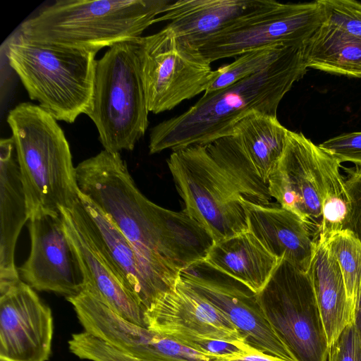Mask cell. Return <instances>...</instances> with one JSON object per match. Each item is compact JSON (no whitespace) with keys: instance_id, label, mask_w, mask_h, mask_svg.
Listing matches in <instances>:
<instances>
[{"instance_id":"obj_28","label":"cell","mask_w":361,"mask_h":361,"mask_svg":"<svg viewBox=\"0 0 361 361\" xmlns=\"http://www.w3.org/2000/svg\"><path fill=\"white\" fill-rule=\"evenodd\" d=\"M325 242L339 264L353 321L361 285V242L350 229L336 233Z\"/></svg>"},{"instance_id":"obj_9","label":"cell","mask_w":361,"mask_h":361,"mask_svg":"<svg viewBox=\"0 0 361 361\" xmlns=\"http://www.w3.org/2000/svg\"><path fill=\"white\" fill-rule=\"evenodd\" d=\"M141 72L149 112L169 111L206 92L214 78L209 62L167 26L139 39Z\"/></svg>"},{"instance_id":"obj_21","label":"cell","mask_w":361,"mask_h":361,"mask_svg":"<svg viewBox=\"0 0 361 361\" xmlns=\"http://www.w3.org/2000/svg\"><path fill=\"white\" fill-rule=\"evenodd\" d=\"M271 0L173 1L155 23L166 25L190 43L204 39L228 27L240 18L270 3Z\"/></svg>"},{"instance_id":"obj_17","label":"cell","mask_w":361,"mask_h":361,"mask_svg":"<svg viewBox=\"0 0 361 361\" xmlns=\"http://www.w3.org/2000/svg\"><path fill=\"white\" fill-rule=\"evenodd\" d=\"M60 213L82 271L83 290L94 295L123 319L146 327L142 308L90 230L80 200L72 208L61 209Z\"/></svg>"},{"instance_id":"obj_19","label":"cell","mask_w":361,"mask_h":361,"mask_svg":"<svg viewBox=\"0 0 361 361\" xmlns=\"http://www.w3.org/2000/svg\"><path fill=\"white\" fill-rule=\"evenodd\" d=\"M247 231L271 255L307 272L317 241L305 223L281 206L258 204L241 199Z\"/></svg>"},{"instance_id":"obj_5","label":"cell","mask_w":361,"mask_h":361,"mask_svg":"<svg viewBox=\"0 0 361 361\" xmlns=\"http://www.w3.org/2000/svg\"><path fill=\"white\" fill-rule=\"evenodd\" d=\"M6 56L29 97L56 121L75 122L92 102L96 53L15 34Z\"/></svg>"},{"instance_id":"obj_31","label":"cell","mask_w":361,"mask_h":361,"mask_svg":"<svg viewBox=\"0 0 361 361\" xmlns=\"http://www.w3.org/2000/svg\"><path fill=\"white\" fill-rule=\"evenodd\" d=\"M319 146L341 164L351 162L361 166V132L341 134L323 142Z\"/></svg>"},{"instance_id":"obj_35","label":"cell","mask_w":361,"mask_h":361,"mask_svg":"<svg viewBox=\"0 0 361 361\" xmlns=\"http://www.w3.org/2000/svg\"><path fill=\"white\" fill-rule=\"evenodd\" d=\"M213 361H286L280 357L261 352L255 348L243 355L230 359H216Z\"/></svg>"},{"instance_id":"obj_26","label":"cell","mask_w":361,"mask_h":361,"mask_svg":"<svg viewBox=\"0 0 361 361\" xmlns=\"http://www.w3.org/2000/svg\"><path fill=\"white\" fill-rule=\"evenodd\" d=\"M205 146L244 199L258 204H271L268 184L257 174L232 135Z\"/></svg>"},{"instance_id":"obj_6","label":"cell","mask_w":361,"mask_h":361,"mask_svg":"<svg viewBox=\"0 0 361 361\" xmlns=\"http://www.w3.org/2000/svg\"><path fill=\"white\" fill-rule=\"evenodd\" d=\"M140 38L113 45L95 63L92 98L86 115L94 123L104 149L113 153L133 150L148 127Z\"/></svg>"},{"instance_id":"obj_12","label":"cell","mask_w":361,"mask_h":361,"mask_svg":"<svg viewBox=\"0 0 361 361\" xmlns=\"http://www.w3.org/2000/svg\"><path fill=\"white\" fill-rule=\"evenodd\" d=\"M328 156L302 133L289 130L283 154L268 180L271 198L299 217L317 242L322 226L324 171Z\"/></svg>"},{"instance_id":"obj_8","label":"cell","mask_w":361,"mask_h":361,"mask_svg":"<svg viewBox=\"0 0 361 361\" xmlns=\"http://www.w3.org/2000/svg\"><path fill=\"white\" fill-rule=\"evenodd\" d=\"M256 295L269 323L298 361H328L329 347L307 272L280 259Z\"/></svg>"},{"instance_id":"obj_1","label":"cell","mask_w":361,"mask_h":361,"mask_svg":"<svg viewBox=\"0 0 361 361\" xmlns=\"http://www.w3.org/2000/svg\"><path fill=\"white\" fill-rule=\"evenodd\" d=\"M302 47H287L263 71L204 92L187 111L154 126L149 133V154L207 145L231 135L235 125L254 111L276 116L283 97L307 71Z\"/></svg>"},{"instance_id":"obj_16","label":"cell","mask_w":361,"mask_h":361,"mask_svg":"<svg viewBox=\"0 0 361 361\" xmlns=\"http://www.w3.org/2000/svg\"><path fill=\"white\" fill-rule=\"evenodd\" d=\"M144 321L149 329L181 344L200 340L247 343L222 312L180 279L145 312Z\"/></svg>"},{"instance_id":"obj_13","label":"cell","mask_w":361,"mask_h":361,"mask_svg":"<svg viewBox=\"0 0 361 361\" xmlns=\"http://www.w3.org/2000/svg\"><path fill=\"white\" fill-rule=\"evenodd\" d=\"M30 252L18 268L20 279L33 289L66 298L84 289L82 271L66 235L59 212H39L30 216Z\"/></svg>"},{"instance_id":"obj_30","label":"cell","mask_w":361,"mask_h":361,"mask_svg":"<svg viewBox=\"0 0 361 361\" xmlns=\"http://www.w3.org/2000/svg\"><path fill=\"white\" fill-rule=\"evenodd\" d=\"M325 22L361 39V3L353 0H320Z\"/></svg>"},{"instance_id":"obj_18","label":"cell","mask_w":361,"mask_h":361,"mask_svg":"<svg viewBox=\"0 0 361 361\" xmlns=\"http://www.w3.org/2000/svg\"><path fill=\"white\" fill-rule=\"evenodd\" d=\"M79 200L90 230L145 313L176 284L168 281L145 262L106 215L80 192Z\"/></svg>"},{"instance_id":"obj_2","label":"cell","mask_w":361,"mask_h":361,"mask_svg":"<svg viewBox=\"0 0 361 361\" xmlns=\"http://www.w3.org/2000/svg\"><path fill=\"white\" fill-rule=\"evenodd\" d=\"M169 0H59L24 21L18 33L96 53L141 37Z\"/></svg>"},{"instance_id":"obj_23","label":"cell","mask_w":361,"mask_h":361,"mask_svg":"<svg viewBox=\"0 0 361 361\" xmlns=\"http://www.w3.org/2000/svg\"><path fill=\"white\" fill-rule=\"evenodd\" d=\"M307 273L329 347L353 321L339 264L325 241L317 240Z\"/></svg>"},{"instance_id":"obj_15","label":"cell","mask_w":361,"mask_h":361,"mask_svg":"<svg viewBox=\"0 0 361 361\" xmlns=\"http://www.w3.org/2000/svg\"><path fill=\"white\" fill-rule=\"evenodd\" d=\"M51 310L21 279L0 289V361H47Z\"/></svg>"},{"instance_id":"obj_27","label":"cell","mask_w":361,"mask_h":361,"mask_svg":"<svg viewBox=\"0 0 361 361\" xmlns=\"http://www.w3.org/2000/svg\"><path fill=\"white\" fill-rule=\"evenodd\" d=\"M341 167V163L329 153L324 171L323 220L318 239L322 241L350 227L351 202Z\"/></svg>"},{"instance_id":"obj_29","label":"cell","mask_w":361,"mask_h":361,"mask_svg":"<svg viewBox=\"0 0 361 361\" xmlns=\"http://www.w3.org/2000/svg\"><path fill=\"white\" fill-rule=\"evenodd\" d=\"M286 47L275 44L241 54L233 62L214 71V78L205 92L226 87L263 71L276 61Z\"/></svg>"},{"instance_id":"obj_36","label":"cell","mask_w":361,"mask_h":361,"mask_svg":"<svg viewBox=\"0 0 361 361\" xmlns=\"http://www.w3.org/2000/svg\"><path fill=\"white\" fill-rule=\"evenodd\" d=\"M353 324L361 341V285L355 309Z\"/></svg>"},{"instance_id":"obj_33","label":"cell","mask_w":361,"mask_h":361,"mask_svg":"<svg viewBox=\"0 0 361 361\" xmlns=\"http://www.w3.org/2000/svg\"><path fill=\"white\" fill-rule=\"evenodd\" d=\"M182 344L216 359L236 357L255 348L246 342L232 343L219 340L192 341Z\"/></svg>"},{"instance_id":"obj_7","label":"cell","mask_w":361,"mask_h":361,"mask_svg":"<svg viewBox=\"0 0 361 361\" xmlns=\"http://www.w3.org/2000/svg\"><path fill=\"white\" fill-rule=\"evenodd\" d=\"M167 164L184 209L214 242L247 231L243 197L206 146L173 152Z\"/></svg>"},{"instance_id":"obj_24","label":"cell","mask_w":361,"mask_h":361,"mask_svg":"<svg viewBox=\"0 0 361 361\" xmlns=\"http://www.w3.org/2000/svg\"><path fill=\"white\" fill-rule=\"evenodd\" d=\"M288 133L277 116L254 111L235 125L231 135L257 174L268 184L283 154Z\"/></svg>"},{"instance_id":"obj_22","label":"cell","mask_w":361,"mask_h":361,"mask_svg":"<svg viewBox=\"0 0 361 361\" xmlns=\"http://www.w3.org/2000/svg\"><path fill=\"white\" fill-rule=\"evenodd\" d=\"M205 261L257 295L268 282L280 259L247 231L214 242Z\"/></svg>"},{"instance_id":"obj_11","label":"cell","mask_w":361,"mask_h":361,"mask_svg":"<svg viewBox=\"0 0 361 361\" xmlns=\"http://www.w3.org/2000/svg\"><path fill=\"white\" fill-rule=\"evenodd\" d=\"M179 279L221 312L258 350L286 361H298L269 323L256 294L205 260L180 272Z\"/></svg>"},{"instance_id":"obj_3","label":"cell","mask_w":361,"mask_h":361,"mask_svg":"<svg viewBox=\"0 0 361 361\" xmlns=\"http://www.w3.org/2000/svg\"><path fill=\"white\" fill-rule=\"evenodd\" d=\"M7 123L30 216L72 208L80 190L70 146L57 121L39 105L23 102L9 111Z\"/></svg>"},{"instance_id":"obj_32","label":"cell","mask_w":361,"mask_h":361,"mask_svg":"<svg viewBox=\"0 0 361 361\" xmlns=\"http://www.w3.org/2000/svg\"><path fill=\"white\" fill-rule=\"evenodd\" d=\"M328 361H361V341L353 322L329 346Z\"/></svg>"},{"instance_id":"obj_14","label":"cell","mask_w":361,"mask_h":361,"mask_svg":"<svg viewBox=\"0 0 361 361\" xmlns=\"http://www.w3.org/2000/svg\"><path fill=\"white\" fill-rule=\"evenodd\" d=\"M85 331L143 361H213L216 358L130 322L83 290L66 298Z\"/></svg>"},{"instance_id":"obj_20","label":"cell","mask_w":361,"mask_h":361,"mask_svg":"<svg viewBox=\"0 0 361 361\" xmlns=\"http://www.w3.org/2000/svg\"><path fill=\"white\" fill-rule=\"evenodd\" d=\"M30 219L13 137L0 140V289L20 280L15 250Z\"/></svg>"},{"instance_id":"obj_4","label":"cell","mask_w":361,"mask_h":361,"mask_svg":"<svg viewBox=\"0 0 361 361\" xmlns=\"http://www.w3.org/2000/svg\"><path fill=\"white\" fill-rule=\"evenodd\" d=\"M75 173L80 192L106 215L145 262L176 284L180 271L165 255L157 204L137 188L120 153L103 149L81 161Z\"/></svg>"},{"instance_id":"obj_34","label":"cell","mask_w":361,"mask_h":361,"mask_svg":"<svg viewBox=\"0 0 361 361\" xmlns=\"http://www.w3.org/2000/svg\"><path fill=\"white\" fill-rule=\"evenodd\" d=\"M346 187L351 202L350 229L361 242V166L344 168Z\"/></svg>"},{"instance_id":"obj_25","label":"cell","mask_w":361,"mask_h":361,"mask_svg":"<svg viewBox=\"0 0 361 361\" xmlns=\"http://www.w3.org/2000/svg\"><path fill=\"white\" fill-rule=\"evenodd\" d=\"M307 68L361 78V39L324 22L302 47Z\"/></svg>"},{"instance_id":"obj_10","label":"cell","mask_w":361,"mask_h":361,"mask_svg":"<svg viewBox=\"0 0 361 361\" xmlns=\"http://www.w3.org/2000/svg\"><path fill=\"white\" fill-rule=\"evenodd\" d=\"M325 20L320 0L288 4L271 0L224 30L191 44L212 63L270 45L303 47Z\"/></svg>"}]
</instances>
